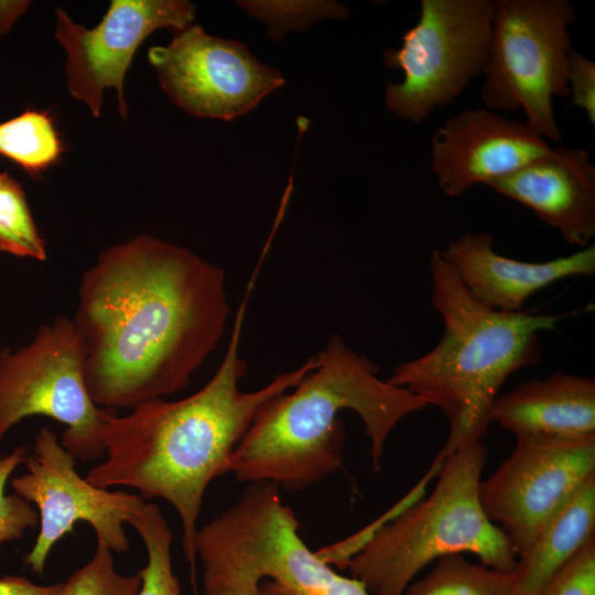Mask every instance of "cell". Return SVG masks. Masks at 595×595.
Segmentation results:
<instances>
[{"mask_svg": "<svg viewBox=\"0 0 595 595\" xmlns=\"http://www.w3.org/2000/svg\"><path fill=\"white\" fill-rule=\"evenodd\" d=\"M489 232H466L441 250L467 292L484 305L520 312L538 291L571 277L595 273V246L543 262H528L499 255Z\"/></svg>", "mask_w": 595, "mask_h": 595, "instance_id": "2e32d148", "label": "cell"}, {"mask_svg": "<svg viewBox=\"0 0 595 595\" xmlns=\"http://www.w3.org/2000/svg\"><path fill=\"white\" fill-rule=\"evenodd\" d=\"M61 583L40 585L25 576H4L0 578V595H56Z\"/></svg>", "mask_w": 595, "mask_h": 595, "instance_id": "f1b7e54d", "label": "cell"}, {"mask_svg": "<svg viewBox=\"0 0 595 595\" xmlns=\"http://www.w3.org/2000/svg\"><path fill=\"white\" fill-rule=\"evenodd\" d=\"M486 459L482 441L457 448L442 462L428 498L411 502L387 521H372L324 545L321 556L347 569L370 595H403L426 565L454 553H472L486 566L513 571L517 556L479 501Z\"/></svg>", "mask_w": 595, "mask_h": 595, "instance_id": "5b68a950", "label": "cell"}, {"mask_svg": "<svg viewBox=\"0 0 595 595\" xmlns=\"http://www.w3.org/2000/svg\"><path fill=\"white\" fill-rule=\"evenodd\" d=\"M552 147L524 122L483 109H466L432 137V171L441 191L456 197L474 185L507 175Z\"/></svg>", "mask_w": 595, "mask_h": 595, "instance_id": "5bb4252c", "label": "cell"}, {"mask_svg": "<svg viewBox=\"0 0 595 595\" xmlns=\"http://www.w3.org/2000/svg\"><path fill=\"white\" fill-rule=\"evenodd\" d=\"M140 585L139 573H119L112 551L97 543L91 559L62 582L56 595H136Z\"/></svg>", "mask_w": 595, "mask_h": 595, "instance_id": "cb8c5ba5", "label": "cell"}, {"mask_svg": "<svg viewBox=\"0 0 595 595\" xmlns=\"http://www.w3.org/2000/svg\"><path fill=\"white\" fill-rule=\"evenodd\" d=\"M431 304L444 332L424 355L398 365L386 379L442 410L448 436L434 462L457 448L482 441L494 400L509 376L537 365L542 357L540 334L553 331L562 314L493 310L463 286L434 249L429 258Z\"/></svg>", "mask_w": 595, "mask_h": 595, "instance_id": "277c9868", "label": "cell"}, {"mask_svg": "<svg viewBox=\"0 0 595 595\" xmlns=\"http://www.w3.org/2000/svg\"><path fill=\"white\" fill-rule=\"evenodd\" d=\"M536 595H595V536Z\"/></svg>", "mask_w": 595, "mask_h": 595, "instance_id": "4316f807", "label": "cell"}, {"mask_svg": "<svg viewBox=\"0 0 595 595\" xmlns=\"http://www.w3.org/2000/svg\"><path fill=\"white\" fill-rule=\"evenodd\" d=\"M230 314L223 269L141 235L100 252L80 279L73 322L93 402L133 408L184 389Z\"/></svg>", "mask_w": 595, "mask_h": 595, "instance_id": "6da1fadb", "label": "cell"}, {"mask_svg": "<svg viewBox=\"0 0 595 595\" xmlns=\"http://www.w3.org/2000/svg\"><path fill=\"white\" fill-rule=\"evenodd\" d=\"M250 14L269 25L270 35L279 37L289 29H304L321 18H345L347 9L331 1H240Z\"/></svg>", "mask_w": 595, "mask_h": 595, "instance_id": "d4e9b609", "label": "cell"}, {"mask_svg": "<svg viewBox=\"0 0 595 595\" xmlns=\"http://www.w3.org/2000/svg\"><path fill=\"white\" fill-rule=\"evenodd\" d=\"M207 523L258 573L257 595H370L360 581L337 573L310 550L296 515L271 483L246 484L237 500Z\"/></svg>", "mask_w": 595, "mask_h": 595, "instance_id": "9c48e42d", "label": "cell"}, {"mask_svg": "<svg viewBox=\"0 0 595 595\" xmlns=\"http://www.w3.org/2000/svg\"><path fill=\"white\" fill-rule=\"evenodd\" d=\"M595 536V476L548 521L513 569V595H536Z\"/></svg>", "mask_w": 595, "mask_h": 595, "instance_id": "ac0fdd59", "label": "cell"}, {"mask_svg": "<svg viewBox=\"0 0 595 595\" xmlns=\"http://www.w3.org/2000/svg\"><path fill=\"white\" fill-rule=\"evenodd\" d=\"M197 559L203 567L202 595H257L261 578L237 555L201 541L196 543Z\"/></svg>", "mask_w": 595, "mask_h": 595, "instance_id": "603a6c76", "label": "cell"}, {"mask_svg": "<svg viewBox=\"0 0 595 595\" xmlns=\"http://www.w3.org/2000/svg\"><path fill=\"white\" fill-rule=\"evenodd\" d=\"M23 464L25 473L10 484L39 513V533L24 555V563L33 573L43 574L52 549L73 533L78 522L88 523L97 543L110 551L129 550L125 524L147 501L143 497L90 484L79 475L76 459L62 446L55 432L46 426L36 433Z\"/></svg>", "mask_w": 595, "mask_h": 595, "instance_id": "30bf717a", "label": "cell"}, {"mask_svg": "<svg viewBox=\"0 0 595 595\" xmlns=\"http://www.w3.org/2000/svg\"><path fill=\"white\" fill-rule=\"evenodd\" d=\"M491 23L490 0H421L419 20L401 46L383 52L386 67L403 72L402 82L387 85V108L421 123L452 102L482 74Z\"/></svg>", "mask_w": 595, "mask_h": 595, "instance_id": "ba28073f", "label": "cell"}, {"mask_svg": "<svg viewBox=\"0 0 595 595\" xmlns=\"http://www.w3.org/2000/svg\"><path fill=\"white\" fill-rule=\"evenodd\" d=\"M128 523L141 538L147 563L138 571L141 585L136 595H181V586L172 565V530L154 502L145 501Z\"/></svg>", "mask_w": 595, "mask_h": 595, "instance_id": "44dd1931", "label": "cell"}, {"mask_svg": "<svg viewBox=\"0 0 595 595\" xmlns=\"http://www.w3.org/2000/svg\"><path fill=\"white\" fill-rule=\"evenodd\" d=\"M55 37L66 54V85L71 95L99 117L104 91L113 88L123 119L128 106L123 80L142 42L161 28L174 32L191 25L195 7L184 0H112L99 22L87 29L56 8Z\"/></svg>", "mask_w": 595, "mask_h": 595, "instance_id": "4fadbf2b", "label": "cell"}, {"mask_svg": "<svg viewBox=\"0 0 595 595\" xmlns=\"http://www.w3.org/2000/svg\"><path fill=\"white\" fill-rule=\"evenodd\" d=\"M64 145L47 110L26 109L0 123V154L37 177L56 164Z\"/></svg>", "mask_w": 595, "mask_h": 595, "instance_id": "d6986e66", "label": "cell"}, {"mask_svg": "<svg viewBox=\"0 0 595 595\" xmlns=\"http://www.w3.org/2000/svg\"><path fill=\"white\" fill-rule=\"evenodd\" d=\"M316 367L294 388L268 401L236 446L229 474L245 484L305 489L343 466L339 413L354 411L381 468L386 443L401 420L428 407L419 396L378 376V366L334 334Z\"/></svg>", "mask_w": 595, "mask_h": 595, "instance_id": "3957f363", "label": "cell"}, {"mask_svg": "<svg viewBox=\"0 0 595 595\" xmlns=\"http://www.w3.org/2000/svg\"><path fill=\"white\" fill-rule=\"evenodd\" d=\"M148 57L169 98L202 118L242 116L284 83L245 44L209 35L199 25L174 32L167 45L152 46Z\"/></svg>", "mask_w": 595, "mask_h": 595, "instance_id": "7c38bea8", "label": "cell"}, {"mask_svg": "<svg viewBox=\"0 0 595 595\" xmlns=\"http://www.w3.org/2000/svg\"><path fill=\"white\" fill-rule=\"evenodd\" d=\"M490 423L516 441L575 440L595 435V379L555 371L498 394Z\"/></svg>", "mask_w": 595, "mask_h": 595, "instance_id": "e0dca14e", "label": "cell"}, {"mask_svg": "<svg viewBox=\"0 0 595 595\" xmlns=\"http://www.w3.org/2000/svg\"><path fill=\"white\" fill-rule=\"evenodd\" d=\"M28 450L19 446L6 455L0 454V552L1 547L19 540L26 530L39 527L36 509L18 494H6V486L14 470L24 463Z\"/></svg>", "mask_w": 595, "mask_h": 595, "instance_id": "484cf974", "label": "cell"}, {"mask_svg": "<svg viewBox=\"0 0 595 595\" xmlns=\"http://www.w3.org/2000/svg\"><path fill=\"white\" fill-rule=\"evenodd\" d=\"M569 0H494L491 34L480 97L493 111L522 109L524 123L544 140L560 142L554 97L569 96Z\"/></svg>", "mask_w": 595, "mask_h": 595, "instance_id": "8992f818", "label": "cell"}, {"mask_svg": "<svg viewBox=\"0 0 595 595\" xmlns=\"http://www.w3.org/2000/svg\"><path fill=\"white\" fill-rule=\"evenodd\" d=\"M559 230L571 246L595 236V166L583 148L552 150L487 184Z\"/></svg>", "mask_w": 595, "mask_h": 595, "instance_id": "9a60e30c", "label": "cell"}, {"mask_svg": "<svg viewBox=\"0 0 595 595\" xmlns=\"http://www.w3.org/2000/svg\"><path fill=\"white\" fill-rule=\"evenodd\" d=\"M0 251L45 261V241L34 221L22 186L0 173Z\"/></svg>", "mask_w": 595, "mask_h": 595, "instance_id": "7402d4cb", "label": "cell"}, {"mask_svg": "<svg viewBox=\"0 0 595 595\" xmlns=\"http://www.w3.org/2000/svg\"><path fill=\"white\" fill-rule=\"evenodd\" d=\"M567 87L573 104L595 123V63L574 48L567 61Z\"/></svg>", "mask_w": 595, "mask_h": 595, "instance_id": "83f0119b", "label": "cell"}, {"mask_svg": "<svg viewBox=\"0 0 595 595\" xmlns=\"http://www.w3.org/2000/svg\"><path fill=\"white\" fill-rule=\"evenodd\" d=\"M593 476L595 435L516 441L511 454L480 480L479 501L518 559L548 521Z\"/></svg>", "mask_w": 595, "mask_h": 595, "instance_id": "8fae6325", "label": "cell"}, {"mask_svg": "<svg viewBox=\"0 0 595 595\" xmlns=\"http://www.w3.org/2000/svg\"><path fill=\"white\" fill-rule=\"evenodd\" d=\"M513 571L468 561L462 553L437 559L432 570L413 581L403 595H513Z\"/></svg>", "mask_w": 595, "mask_h": 595, "instance_id": "ffe728a7", "label": "cell"}, {"mask_svg": "<svg viewBox=\"0 0 595 595\" xmlns=\"http://www.w3.org/2000/svg\"><path fill=\"white\" fill-rule=\"evenodd\" d=\"M240 303L229 344L213 377L193 394L134 405L127 415L111 412L101 428L104 461L87 472L93 485L136 489L145 500L161 498L177 512L182 550L195 583L197 521L209 484L229 474L232 453L258 411L294 388L318 361L317 355L282 372L264 387L242 391L247 364L239 345L251 285Z\"/></svg>", "mask_w": 595, "mask_h": 595, "instance_id": "7a4b0ae2", "label": "cell"}, {"mask_svg": "<svg viewBox=\"0 0 595 595\" xmlns=\"http://www.w3.org/2000/svg\"><path fill=\"white\" fill-rule=\"evenodd\" d=\"M29 1H0V36L7 34L17 19L22 15Z\"/></svg>", "mask_w": 595, "mask_h": 595, "instance_id": "f546056e", "label": "cell"}, {"mask_svg": "<svg viewBox=\"0 0 595 595\" xmlns=\"http://www.w3.org/2000/svg\"><path fill=\"white\" fill-rule=\"evenodd\" d=\"M85 348L68 316L43 324L33 340L0 351V442L29 416L62 423V446L79 462L104 457L101 428L115 410L96 405L84 378Z\"/></svg>", "mask_w": 595, "mask_h": 595, "instance_id": "52a82bcc", "label": "cell"}]
</instances>
